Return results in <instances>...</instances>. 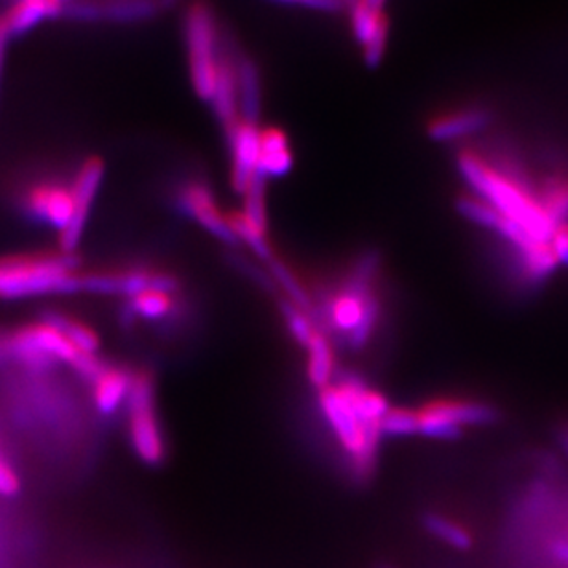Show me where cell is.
Listing matches in <instances>:
<instances>
[{"label": "cell", "instance_id": "obj_1", "mask_svg": "<svg viewBox=\"0 0 568 568\" xmlns=\"http://www.w3.org/2000/svg\"><path fill=\"white\" fill-rule=\"evenodd\" d=\"M458 168L463 179L471 185L474 194L497 209L504 218L522 225L539 242H548L556 225L552 224L537 196L533 194L521 178L498 173L486 161L473 152H462L458 157Z\"/></svg>", "mask_w": 568, "mask_h": 568}, {"label": "cell", "instance_id": "obj_2", "mask_svg": "<svg viewBox=\"0 0 568 568\" xmlns=\"http://www.w3.org/2000/svg\"><path fill=\"white\" fill-rule=\"evenodd\" d=\"M72 253L0 259V297L43 296L82 292V275Z\"/></svg>", "mask_w": 568, "mask_h": 568}, {"label": "cell", "instance_id": "obj_3", "mask_svg": "<svg viewBox=\"0 0 568 568\" xmlns=\"http://www.w3.org/2000/svg\"><path fill=\"white\" fill-rule=\"evenodd\" d=\"M320 406L338 441L353 457L358 474L366 476L371 473L375 452L382 434L374 428H367L362 423L360 415L356 414L350 399L338 386H327L320 390Z\"/></svg>", "mask_w": 568, "mask_h": 568}, {"label": "cell", "instance_id": "obj_4", "mask_svg": "<svg viewBox=\"0 0 568 568\" xmlns=\"http://www.w3.org/2000/svg\"><path fill=\"white\" fill-rule=\"evenodd\" d=\"M185 39L189 50L192 87L202 100H213L218 78V47L213 12L203 2H194L185 15Z\"/></svg>", "mask_w": 568, "mask_h": 568}, {"label": "cell", "instance_id": "obj_5", "mask_svg": "<svg viewBox=\"0 0 568 568\" xmlns=\"http://www.w3.org/2000/svg\"><path fill=\"white\" fill-rule=\"evenodd\" d=\"M128 403H130V438L133 449L142 462L152 465L163 462L165 443L155 415L154 386L149 375L133 377Z\"/></svg>", "mask_w": 568, "mask_h": 568}, {"label": "cell", "instance_id": "obj_6", "mask_svg": "<svg viewBox=\"0 0 568 568\" xmlns=\"http://www.w3.org/2000/svg\"><path fill=\"white\" fill-rule=\"evenodd\" d=\"M8 347L19 360L36 369L47 367L52 360H63L72 366L80 355L66 334L47 321L19 331Z\"/></svg>", "mask_w": 568, "mask_h": 568}, {"label": "cell", "instance_id": "obj_7", "mask_svg": "<svg viewBox=\"0 0 568 568\" xmlns=\"http://www.w3.org/2000/svg\"><path fill=\"white\" fill-rule=\"evenodd\" d=\"M104 173H106V166L98 157H91L80 168L74 187H72L74 214H72L71 224L67 225L60 237L63 253H72L82 240L85 222L90 216L91 205L95 202L96 192L100 189Z\"/></svg>", "mask_w": 568, "mask_h": 568}, {"label": "cell", "instance_id": "obj_8", "mask_svg": "<svg viewBox=\"0 0 568 568\" xmlns=\"http://www.w3.org/2000/svg\"><path fill=\"white\" fill-rule=\"evenodd\" d=\"M232 146V184L233 189L242 192L257 176L259 155H261V130L257 125L238 120L227 130Z\"/></svg>", "mask_w": 568, "mask_h": 568}, {"label": "cell", "instance_id": "obj_9", "mask_svg": "<svg viewBox=\"0 0 568 568\" xmlns=\"http://www.w3.org/2000/svg\"><path fill=\"white\" fill-rule=\"evenodd\" d=\"M179 208L185 214H189L190 218L202 225L203 229H208L213 237L218 238L220 242H237L229 220L220 213L214 203L213 192L209 190L208 185H187L179 194Z\"/></svg>", "mask_w": 568, "mask_h": 568}, {"label": "cell", "instance_id": "obj_10", "mask_svg": "<svg viewBox=\"0 0 568 568\" xmlns=\"http://www.w3.org/2000/svg\"><path fill=\"white\" fill-rule=\"evenodd\" d=\"M26 205L36 218L63 232L74 214V194L60 184L37 185L26 196Z\"/></svg>", "mask_w": 568, "mask_h": 568}, {"label": "cell", "instance_id": "obj_11", "mask_svg": "<svg viewBox=\"0 0 568 568\" xmlns=\"http://www.w3.org/2000/svg\"><path fill=\"white\" fill-rule=\"evenodd\" d=\"M351 21L356 39L364 47L367 66H379L388 45V19L384 17V13L367 7L362 0H356L351 12Z\"/></svg>", "mask_w": 568, "mask_h": 568}, {"label": "cell", "instance_id": "obj_12", "mask_svg": "<svg viewBox=\"0 0 568 568\" xmlns=\"http://www.w3.org/2000/svg\"><path fill=\"white\" fill-rule=\"evenodd\" d=\"M154 12L149 0H115V2H69L63 15L74 21H139ZM61 15V17H63Z\"/></svg>", "mask_w": 568, "mask_h": 568}, {"label": "cell", "instance_id": "obj_13", "mask_svg": "<svg viewBox=\"0 0 568 568\" xmlns=\"http://www.w3.org/2000/svg\"><path fill=\"white\" fill-rule=\"evenodd\" d=\"M66 4L61 0H13L12 7L2 15L8 36H24L48 19L63 15Z\"/></svg>", "mask_w": 568, "mask_h": 568}, {"label": "cell", "instance_id": "obj_14", "mask_svg": "<svg viewBox=\"0 0 568 568\" xmlns=\"http://www.w3.org/2000/svg\"><path fill=\"white\" fill-rule=\"evenodd\" d=\"M294 166L291 144L283 131L268 128L261 131V155L257 174L262 178H283Z\"/></svg>", "mask_w": 568, "mask_h": 568}, {"label": "cell", "instance_id": "obj_15", "mask_svg": "<svg viewBox=\"0 0 568 568\" xmlns=\"http://www.w3.org/2000/svg\"><path fill=\"white\" fill-rule=\"evenodd\" d=\"M489 120H492L489 111L480 109V107L450 113V115H443L428 126V135L438 142L458 141V139L484 130L489 125Z\"/></svg>", "mask_w": 568, "mask_h": 568}, {"label": "cell", "instance_id": "obj_16", "mask_svg": "<svg viewBox=\"0 0 568 568\" xmlns=\"http://www.w3.org/2000/svg\"><path fill=\"white\" fill-rule=\"evenodd\" d=\"M428 406L460 428L493 425L500 417L498 410L493 404L482 403V401H468V399H462V401L460 399L458 401L447 399V401H436Z\"/></svg>", "mask_w": 568, "mask_h": 568}, {"label": "cell", "instance_id": "obj_17", "mask_svg": "<svg viewBox=\"0 0 568 568\" xmlns=\"http://www.w3.org/2000/svg\"><path fill=\"white\" fill-rule=\"evenodd\" d=\"M213 106L220 122L229 130L240 120L238 106L237 69L229 60H220L218 78L214 87Z\"/></svg>", "mask_w": 568, "mask_h": 568}, {"label": "cell", "instance_id": "obj_18", "mask_svg": "<svg viewBox=\"0 0 568 568\" xmlns=\"http://www.w3.org/2000/svg\"><path fill=\"white\" fill-rule=\"evenodd\" d=\"M131 382H133V377L122 369L107 367L106 371L93 382L96 410L104 415L115 414L122 401L130 395Z\"/></svg>", "mask_w": 568, "mask_h": 568}, {"label": "cell", "instance_id": "obj_19", "mask_svg": "<svg viewBox=\"0 0 568 568\" xmlns=\"http://www.w3.org/2000/svg\"><path fill=\"white\" fill-rule=\"evenodd\" d=\"M238 106H240V120L257 125L261 113V82L257 67L249 60H240L237 66Z\"/></svg>", "mask_w": 568, "mask_h": 568}, {"label": "cell", "instance_id": "obj_20", "mask_svg": "<svg viewBox=\"0 0 568 568\" xmlns=\"http://www.w3.org/2000/svg\"><path fill=\"white\" fill-rule=\"evenodd\" d=\"M423 526L426 532L439 539L445 545H449L454 551L468 552L473 548V535L469 533L468 528L452 521L449 517L439 516V513H426L423 517Z\"/></svg>", "mask_w": 568, "mask_h": 568}, {"label": "cell", "instance_id": "obj_21", "mask_svg": "<svg viewBox=\"0 0 568 568\" xmlns=\"http://www.w3.org/2000/svg\"><path fill=\"white\" fill-rule=\"evenodd\" d=\"M539 205L543 208L552 224L568 222V178L552 176L539 190Z\"/></svg>", "mask_w": 568, "mask_h": 568}, {"label": "cell", "instance_id": "obj_22", "mask_svg": "<svg viewBox=\"0 0 568 568\" xmlns=\"http://www.w3.org/2000/svg\"><path fill=\"white\" fill-rule=\"evenodd\" d=\"M308 350V379L318 388L323 390L329 386L332 377V351L327 342L326 334L316 332Z\"/></svg>", "mask_w": 568, "mask_h": 568}, {"label": "cell", "instance_id": "obj_23", "mask_svg": "<svg viewBox=\"0 0 568 568\" xmlns=\"http://www.w3.org/2000/svg\"><path fill=\"white\" fill-rule=\"evenodd\" d=\"M244 218L253 225L255 229L264 233L268 232V214H267V178L255 176L253 181L249 184L248 189L244 190Z\"/></svg>", "mask_w": 568, "mask_h": 568}, {"label": "cell", "instance_id": "obj_24", "mask_svg": "<svg viewBox=\"0 0 568 568\" xmlns=\"http://www.w3.org/2000/svg\"><path fill=\"white\" fill-rule=\"evenodd\" d=\"M270 267V273H272L273 281L283 288L284 294L288 297V301L292 305H296L297 308H301L303 312H312V303L308 297L307 291L303 288L301 283L297 281L296 275L291 272V268L286 267L284 262L279 261L277 257H273L268 261Z\"/></svg>", "mask_w": 568, "mask_h": 568}, {"label": "cell", "instance_id": "obj_25", "mask_svg": "<svg viewBox=\"0 0 568 568\" xmlns=\"http://www.w3.org/2000/svg\"><path fill=\"white\" fill-rule=\"evenodd\" d=\"M45 321L56 327V329H60L66 334L67 340L80 353L95 355L96 350H98V338H96L95 332L91 331L90 327L83 326L80 321L69 320L66 316L60 315H48Z\"/></svg>", "mask_w": 568, "mask_h": 568}, {"label": "cell", "instance_id": "obj_26", "mask_svg": "<svg viewBox=\"0 0 568 568\" xmlns=\"http://www.w3.org/2000/svg\"><path fill=\"white\" fill-rule=\"evenodd\" d=\"M458 211L462 214L463 218H468L469 222L480 225V227H486L492 232H497L498 224L502 220V214L498 213L497 209H493L489 203L484 202L480 196H463L458 200Z\"/></svg>", "mask_w": 568, "mask_h": 568}, {"label": "cell", "instance_id": "obj_27", "mask_svg": "<svg viewBox=\"0 0 568 568\" xmlns=\"http://www.w3.org/2000/svg\"><path fill=\"white\" fill-rule=\"evenodd\" d=\"M227 220H229V225H232L233 233H235L237 240H242L244 244H248L257 257H261L264 261H270V259L275 257L272 248H270L267 235L259 232V229H255L253 225L244 218L242 213L232 214V216H227Z\"/></svg>", "mask_w": 568, "mask_h": 568}, {"label": "cell", "instance_id": "obj_28", "mask_svg": "<svg viewBox=\"0 0 568 568\" xmlns=\"http://www.w3.org/2000/svg\"><path fill=\"white\" fill-rule=\"evenodd\" d=\"M380 434L403 438L419 434V412L406 409H390L380 423Z\"/></svg>", "mask_w": 568, "mask_h": 568}, {"label": "cell", "instance_id": "obj_29", "mask_svg": "<svg viewBox=\"0 0 568 568\" xmlns=\"http://www.w3.org/2000/svg\"><path fill=\"white\" fill-rule=\"evenodd\" d=\"M419 434H423L426 438L450 441V439L460 438L463 428L450 423L449 419H445L443 415L434 412L430 406H425L419 412Z\"/></svg>", "mask_w": 568, "mask_h": 568}, {"label": "cell", "instance_id": "obj_30", "mask_svg": "<svg viewBox=\"0 0 568 568\" xmlns=\"http://www.w3.org/2000/svg\"><path fill=\"white\" fill-rule=\"evenodd\" d=\"M130 307L135 316H141L146 320H161L173 310V299L159 292H142L131 299Z\"/></svg>", "mask_w": 568, "mask_h": 568}, {"label": "cell", "instance_id": "obj_31", "mask_svg": "<svg viewBox=\"0 0 568 568\" xmlns=\"http://www.w3.org/2000/svg\"><path fill=\"white\" fill-rule=\"evenodd\" d=\"M281 312H283L286 327H288V331H291L297 344L308 347L318 331L312 326L307 312H303L301 308H297L291 301L281 303Z\"/></svg>", "mask_w": 568, "mask_h": 568}, {"label": "cell", "instance_id": "obj_32", "mask_svg": "<svg viewBox=\"0 0 568 568\" xmlns=\"http://www.w3.org/2000/svg\"><path fill=\"white\" fill-rule=\"evenodd\" d=\"M379 299H377L375 296H371L369 299H367L360 323H358L355 331L351 332L350 336H347V342H350V345L353 347V350L364 347V345L369 342V338H371V334H374L375 331V327H377V321H379Z\"/></svg>", "mask_w": 568, "mask_h": 568}, {"label": "cell", "instance_id": "obj_33", "mask_svg": "<svg viewBox=\"0 0 568 568\" xmlns=\"http://www.w3.org/2000/svg\"><path fill=\"white\" fill-rule=\"evenodd\" d=\"M548 244H551L552 251H554L557 264L568 268V222L554 227Z\"/></svg>", "mask_w": 568, "mask_h": 568}, {"label": "cell", "instance_id": "obj_34", "mask_svg": "<svg viewBox=\"0 0 568 568\" xmlns=\"http://www.w3.org/2000/svg\"><path fill=\"white\" fill-rule=\"evenodd\" d=\"M21 482H19L17 473L10 463L0 454V495L2 497H12L19 492Z\"/></svg>", "mask_w": 568, "mask_h": 568}, {"label": "cell", "instance_id": "obj_35", "mask_svg": "<svg viewBox=\"0 0 568 568\" xmlns=\"http://www.w3.org/2000/svg\"><path fill=\"white\" fill-rule=\"evenodd\" d=\"M283 4H301V7L315 8V10H323V12H334L342 7V0H277Z\"/></svg>", "mask_w": 568, "mask_h": 568}, {"label": "cell", "instance_id": "obj_36", "mask_svg": "<svg viewBox=\"0 0 568 568\" xmlns=\"http://www.w3.org/2000/svg\"><path fill=\"white\" fill-rule=\"evenodd\" d=\"M548 552H551V556L557 563L568 567V537L552 539L551 543H548Z\"/></svg>", "mask_w": 568, "mask_h": 568}, {"label": "cell", "instance_id": "obj_37", "mask_svg": "<svg viewBox=\"0 0 568 568\" xmlns=\"http://www.w3.org/2000/svg\"><path fill=\"white\" fill-rule=\"evenodd\" d=\"M8 42H10V36H8L7 26H4V21H2V15H0V80H2V72H4Z\"/></svg>", "mask_w": 568, "mask_h": 568}, {"label": "cell", "instance_id": "obj_38", "mask_svg": "<svg viewBox=\"0 0 568 568\" xmlns=\"http://www.w3.org/2000/svg\"><path fill=\"white\" fill-rule=\"evenodd\" d=\"M362 2L369 8H374V10H379V12H382L386 4V0H362Z\"/></svg>", "mask_w": 568, "mask_h": 568}, {"label": "cell", "instance_id": "obj_39", "mask_svg": "<svg viewBox=\"0 0 568 568\" xmlns=\"http://www.w3.org/2000/svg\"><path fill=\"white\" fill-rule=\"evenodd\" d=\"M559 439H561L563 450L568 454V423L563 426L561 434H559Z\"/></svg>", "mask_w": 568, "mask_h": 568}, {"label": "cell", "instance_id": "obj_40", "mask_svg": "<svg viewBox=\"0 0 568 568\" xmlns=\"http://www.w3.org/2000/svg\"><path fill=\"white\" fill-rule=\"evenodd\" d=\"M61 2H63V4H69V2H72V0H61Z\"/></svg>", "mask_w": 568, "mask_h": 568}, {"label": "cell", "instance_id": "obj_41", "mask_svg": "<svg viewBox=\"0 0 568 568\" xmlns=\"http://www.w3.org/2000/svg\"><path fill=\"white\" fill-rule=\"evenodd\" d=\"M350 2H353V4H355L356 0H350Z\"/></svg>", "mask_w": 568, "mask_h": 568}, {"label": "cell", "instance_id": "obj_42", "mask_svg": "<svg viewBox=\"0 0 568 568\" xmlns=\"http://www.w3.org/2000/svg\"><path fill=\"white\" fill-rule=\"evenodd\" d=\"M380 568H391V567H380Z\"/></svg>", "mask_w": 568, "mask_h": 568}]
</instances>
